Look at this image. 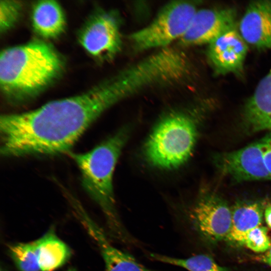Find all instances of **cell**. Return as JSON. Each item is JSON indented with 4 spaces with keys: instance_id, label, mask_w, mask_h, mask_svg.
I'll return each mask as SVG.
<instances>
[{
    "instance_id": "9",
    "label": "cell",
    "mask_w": 271,
    "mask_h": 271,
    "mask_svg": "<svg viewBox=\"0 0 271 271\" xmlns=\"http://www.w3.org/2000/svg\"><path fill=\"white\" fill-rule=\"evenodd\" d=\"M236 12L233 8L197 10L179 43L184 47L209 44L224 33L236 28Z\"/></svg>"
},
{
    "instance_id": "20",
    "label": "cell",
    "mask_w": 271,
    "mask_h": 271,
    "mask_svg": "<svg viewBox=\"0 0 271 271\" xmlns=\"http://www.w3.org/2000/svg\"><path fill=\"white\" fill-rule=\"evenodd\" d=\"M243 245L255 252H265L271 247V239L266 227L259 226L246 235Z\"/></svg>"
},
{
    "instance_id": "4",
    "label": "cell",
    "mask_w": 271,
    "mask_h": 271,
    "mask_svg": "<svg viewBox=\"0 0 271 271\" xmlns=\"http://www.w3.org/2000/svg\"><path fill=\"white\" fill-rule=\"evenodd\" d=\"M197 111H176L163 117L147 140L144 153L152 166L174 169L191 157L198 133L200 116Z\"/></svg>"
},
{
    "instance_id": "17",
    "label": "cell",
    "mask_w": 271,
    "mask_h": 271,
    "mask_svg": "<svg viewBox=\"0 0 271 271\" xmlns=\"http://www.w3.org/2000/svg\"><path fill=\"white\" fill-rule=\"evenodd\" d=\"M150 257L155 260L179 266L189 271H230L218 265L211 257L198 254L186 258L172 257L157 253H151Z\"/></svg>"
},
{
    "instance_id": "5",
    "label": "cell",
    "mask_w": 271,
    "mask_h": 271,
    "mask_svg": "<svg viewBox=\"0 0 271 271\" xmlns=\"http://www.w3.org/2000/svg\"><path fill=\"white\" fill-rule=\"evenodd\" d=\"M197 10L193 2L173 1L166 4L148 25L129 36L132 48L142 51L169 47L185 34Z\"/></svg>"
},
{
    "instance_id": "8",
    "label": "cell",
    "mask_w": 271,
    "mask_h": 271,
    "mask_svg": "<svg viewBox=\"0 0 271 271\" xmlns=\"http://www.w3.org/2000/svg\"><path fill=\"white\" fill-rule=\"evenodd\" d=\"M214 163L221 174L236 182L271 180L261 139L236 151L217 154Z\"/></svg>"
},
{
    "instance_id": "11",
    "label": "cell",
    "mask_w": 271,
    "mask_h": 271,
    "mask_svg": "<svg viewBox=\"0 0 271 271\" xmlns=\"http://www.w3.org/2000/svg\"><path fill=\"white\" fill-rule=\"evenodd\" d=\"M74 208L82 224L98 246L105 265L104 271H154L139 262L133 256L113 246L103 231L88 216L79 204Z\"/></svg>"
},
{
    "instance_id": "16",
    "label": "cell",
    "mask_w": 271,
    "mask_h": 271,
    "mask_svg": "<svg viewBox=\"0 0 271 271\" xmlns=\"http://www.w3.org/2000/svg\"><path fill=\"white\" fill-rule=\"evenodd\" d=\"M41 271H54L65 264L72 255L69 247L50 230L36 240Z\"/></svg>"
},
{
    "instance_id": "2",
    "label": "cell",
    "mask_w": 271,
    "mask_h": 271,
    "mask_svg": "<svg viewBox=\"0 0 271 271\" xmlns=\"http://www.w3.org/2000/svg\"><path fill=\"white\" fill-rule=\"evenodd\" d=\"M64 60L50 44L33 40L3 49L0 55V87L11 102L36 96L62 73Z\"/></svg>"
},
{
    "instance_id": "21",
    "label": "cell",
    "mask_w": 271,
    "mask_h": 271,
    "mask_svg": "<svg viewBox=\"0 0 271 271\" xmlns=\"http://www.w3.org/2000/svg\"><path fill=\"white\" fill-rule=\"evenodd\" d=\"M264 161L271 176V131L261 139Z\"/></svg>"
},
{
    "instance_id": "13",
    "label": "cell",
    "mask_w": 271,
    "mask_h": 271,
    "mask_svg": "<svg viewBox=\"0 0 271 271\" xmlns=\"http://www.w3.org/2000/svg\"><path fill=\"white\" fill-rule=\"evenodd\" d=\"M242 122L249 133L271 131V68L245 103Z\"/></svg>"
},
{
    "instance_id": "14",
    "label": "cell",
    "mask_w": 271,
    "mask_h": 271,
    "mask_svg": "<svg viewBox=\"0 0 271 271\" xmlns=\"http://www.w3.org/2000/svg\"><path fill=\"white\" fill-rule=\"evenodd\" d=\"M34 31L46 39L59 36L66 27V19L61 6L54 1H40L34 4L31 14Z\"/></svg>"
},
{
    "instance_id": "23",
    "label": "cell",
    "mask_w": 271,
    "mask_h": 271,
    "mask_svg": "<svg viewBox=\"0 0 271 271\" xmlns=\"http://www.w3.org/2000/svg\"><path fill=\"white\" fill-rule=\"evenodd\" d=\"M264 215L267 225L271 228V204H268L265 207Z\"/></svg>"
},
{
    "instance_id": "6",
    "label": "cell",
    "mask_w": 271,
    "mask_h": 271,
    "mask_svg": "<svg viewBox=\"0 0 271 271\" xmlns=\"http://www.w3.org/2000/svg\"><path fill=\"white\" fill-rule=\"evenodd\" d=\"M120 28L115 12L99 10L90 16L81 27L78 41L92 57L103 61L111 60L122 49Z\"/></svg>"
},
{
    "instance_id": "18",
    "label": "cell",
    "mask_w": 271,
    "mask_h": 271,
    "mask_svg": "<svg viewBox=\"0 0 271 271\" xmlns=\"http://www.w3.org/2000/svg\"><path fill=\"white\" fill-rule=\"evenodd\" d=\"M8 252L19 271H41L37 257L36 240L8 245Z\"/></svg>"
},
{
    "instance_id": "7",
    "label": "cell",
    "mask_w": 271,
    "mask_h": 271,
    "mask_svg": "<svg viewBox=\"0 0 271 271\" xmlns=\"http://www.w3.org/2000/svg\"><path fill=\"white\" fill-rule=\"evenodd\" d=\"M192 227L205 241L215 243L226 239L231 228L232 212L216 193L202 194L188 212Z\"/></svg>"
},
{
    "instance_id": "1",
    "label": "cell",
    "mask_w": 271,
    "mask_h": 271,
    "mask_svg": "<svg viewBox=\"0 0 271 271\" xmlns=\"http://www.w3.org/2000/svg\"><path fill=\"white\" fill-rule=\"evenodd\" d=\"M119 101L107 79L76 96L0 118L1 154L55 155L69 150L105 110Z\"/></svg>"
},
{
    "instance_id": "24",
    "label": "cell",
    "mask_w": 271,
    "mask_h": 271,
    "mask_svg": "<svg viewBox=\"0 0 271 271\" xmlns=\"http://www.w3.org/2000/svg\"><path fill=\"white\" fill-rule=\"evenodd\" d=\"M67 271H77V270L75 268L71 267L69 268L67 270Z\"/></svg>"
},
{
    "instance_id": "3",
    "label": "cell",
    "mask_w": 271,
    "mask_h": 271,
    "mask_svg": "<svg viewBox=\"0 0 271 271\" xmlns=\"http://www.w3.org/2000/svg\"><path fill=\"white\" fill-rule=\"evenodd\" d=\"M129 134V128L124 127L88 152L68 153L80 170L85 190L100 206L112 231L120 239H125L126 233L116 211L113 175Z\"/></svg>"
},
{
    "instance_id": "10",
    "label": "cell",
    "mask_w": 271,
    "mask_h": 271,
    "mask_svg": "<svg viewBox=\"0 0 271 271\" xmlns=\"http://www.w3.org/2000/svg\"><path fill=\"white\" fill-rule=\"evenodd\" d=\"M247 49V43L234 28L208 44L207 56L216 74L239 75L243 69Z\"/></svg>"
},
{
    "instance_id": "25",
    "label": "cell",
    "mask_w": 271,
    "mask_h": 271,
    "mask_svg": "<svg viewBox=\"0 0 271 271\" xmlns=\"http://www.w3.org/2000/svg\"><path fill=\"white\" fill-rule=\"evenodd\" d=\"M1 271H5V270L3 269L2 268H1Z\"/></svg>"
},
{
    "instance_id": "12",
    "label": "cell",
    "mask_w": 271,
    "mask_h": 271,
    "mask_svg": "<svg viewBox=\"0 0 271 271\" xmlns=\"http://www.w3.org/2000/svg\"><path fill=\"white\" fill-rule=\"evenodd\" d=\"M239 32L247 44L259 49L271 48V1H256L246 8Z\"/></svg>"
},
{
    "instance_id": "15",
    "label": "cell",
    "mask_w": 271,
    "mask_h": 271,
    "mask_svg": "<svg viewBox=\"0 0 271 271\" xmlns=\"http://www.w3.org/2000/svg\"><path fill=\"white\" fill-rule=\"evenodd\" d=\"M263 208V204L259 201L237 202L231 211V228L226 240L236 244L243 245L247 233L261 223Z\"/></svg>"
},
{
    "instance_id": "19",
    "label": "cell",
    "mask_w": 271,
    "mask_h": 271,
    "mask_svg": "<svg viewBox=\"0 0 271 271\" xmlns=\"http://www.w3.org/2000/svg\"><path fill=\"white\" fill-rule=\"evenodd\" d=\"M22 4L20 1L4 0L0 2V32H6L19 20Z\"/></svg>"
},
{
    "instance_id": "22",
    "label": "cell",
    "mask_w": 271,
    "mask_h": 271,
    "mask_svg": "<svg viewBox=\"0 0 271 271\" xmlns=\"http://www.w3.org/2000/svg\"><path fill=\"white\" fill-rule=\"evenodd\" d=\"M256 260L271 266V247L266 252L256 256Z\"/></svg>"
}]
</instances>
